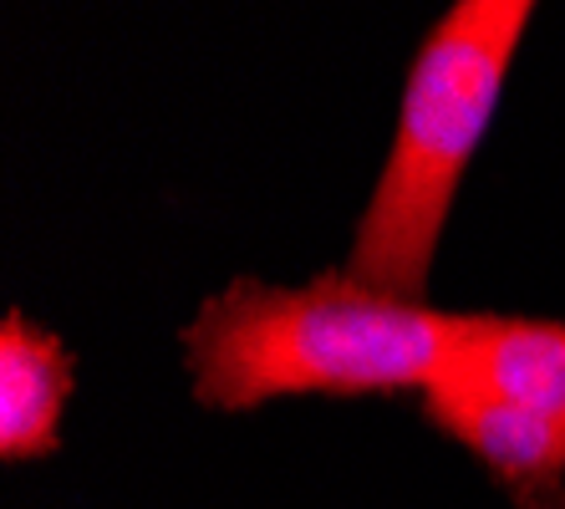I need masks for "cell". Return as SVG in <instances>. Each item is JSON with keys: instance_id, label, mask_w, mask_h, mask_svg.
I'll return each mask as SVG.
<instances>
[{"instance_id": "5", "label": "cell", "mask_w": 565, "mask_h": 509, "mask_svg": "<svg viewBox=\"0 0 565 509\" xmlns=\"http://www.w3.org/2000/svg\"><path fill=\"white\" fill-rule=\"evenodd\" d=\"M448 372H463L504 403L530 407L540 418L565 423V321L535 316H484L479 337Z\"/></svg>"}, {"instance_id": "3", "label": "cell", "mask_w": 565, "mask_h": 509, "mask_svg": "<svg viewBox=\"0 0 565 509\" xmlns=\"http://www.w3.org/2000/svg\"><path fill=\"white\" fill-rule=\"evenodd\" d=\"M428 418L459 438L494 479L510 489H555L565 484V423H551L530 407L504 403L500 392L479 388L463 372H444L423 392Z\"/></svg>"}, {"instance_id": "4", "label": "cell", "mask_w": 565, "mask_h": 509, "mask_svg": "<svg viewBox=\"0 0 565 509\" xmlns=\"http://www.w3.org/2000/svg\"><path fill=\"white\" fill-rule=\"evenodd\" d=\"M72 388H77V362L62 337L36 327L26 311H6L0 327V458L6 464L56 454Z\"/></svg>"}, {"instance_id": "2", "label": "cell", "mask_w": 565, "mask_h": 509, "mask_svg": "<svg viewBox=\"0 0 565 509\" xmlns=\"http://www.w3.org/2000/svg\"><path fill=\"white\" fill-rule=\"evenodd\" d=\"M530 15V0H459L423 36L397 103L387 163L356 220L347 275L362 286L413 300L428 296L454 194L494 123Z\"/></svg>"}, {"instance_id": "1", "label": "cell", "mask_w": 565, "mask_h": 509, "mask_svg": "<svg viewBox=\"0 0 565 509\" xmlns=\"http://www.w3.org/2000/svg\"><path fill=\"white\" fill-rule=\"evenodd\" d=\"M489 311H438L428 300L362 286L337 271L311 286L235 280L199 306L184 331L194 397L224 413L270 397L428 392L479 337Z\"/></svg>"}]
</instances>
